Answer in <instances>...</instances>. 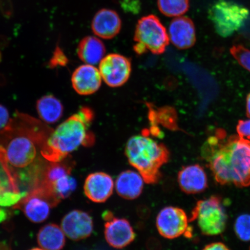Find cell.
Segmentation results:
<instances>
[{
    "instance_id": "ac0fdd59",
    "label": "cell",
    "mask_w": 250,
    "mask_h": 250,
    "mask_svg": "<svg viewBox=\"0 0 250 250\" xmlns=\"http://www.w3.org/2000/svg\"><path fill=\"white\" fill-rule=\"evenodd\" d=\"M143 178L135 171L126 170L119 175L115 181L118 194L127 200L135 199L140 196L144 188Z\"/></svg>"
},
{
    "instance_id": "4fadbf2b",
    "label": "cell",
    "mask_w": 250,
    "mask_h": 250,
    "mask_svg": "<svg viewBox=\"0 0 250 250\" xmlns=\"http://www.w3.org/2000/svg\"><path fill=\"white\" fill-rule=\"evenodd\" d=\"M102 78L95 65L83 64L76 68L71 77L73 88L80 95H92L99 89Z\"/></svg>"
},
{
    "instance_id": "5b68a950",
    "label": "cell",
    "mask_w": 250,
    "mask_h": 250,
    "mask_svg": "<svg viewBox=\"0 0 250 250\" xmlns=\"http://www.w3.org/2000/svg\"><path fill=\"white\" fill-rule=\"evenodd\" d=\"M134 50L142 55L146 52L154 55L164 54L170 40L167 29L160 20L154 15L143 17L139 20L134 31Z\"/></svg>"
},
{
    "instance_id": "9a60e30c",
    "label": "cell",
    "mask_w": 250,
    "mask_h": 250,
    "mask_svg": "<svg viewBox=\"0 0 250 250\" xmlns=\"http://www.w3.org/2000/svg\"><path fill=\"white\" fill-rule=\"evenodd\" d=\"M168 34L170 42L178 49H189L196 42L195 25L188 17H179L172 20Z\"/></svg>"
},
{
    "instance_id": "1f68e13d",
    "label": "cell",
    "mask_w": 250,
    "mask_h": 250,
    "mask_svg": "<svg viewBox=\"0 0 250 250\" xmlns=\"http://www.w3.org/2000/svg\"><path fill=\"white\" fill-rule=\"evenodd\" d=\"M8 218V212L0 206V223H4Z\"/></svg>"
},
{
    "instance_id": "d590c367",
    "label": "cell",
    "mask_w": 250,
    "mask_h": 250,
    "mask_svg": "<svg viewBox=\"0 0 250 250\" xmlns=\"http://www.w3.org/2000/svg\"><path fill=\"white\" fill-rule=\"evenodd\" d=\"M0 61H1V53H0Z\"/></svg>"
},
{
    "instance_id": "7c38bea8",
    "label": "cell",
    "mask_w": 250,
    "mask_h": 250,
    "mask_svg": "<svg viewBox=\"0 0 250 250\" xmlns=\"http://www.w3.org/2000/svg\"><path fill=\"white\" fill-rule=\"evenodd\" d=\"M61 228L68 238L79 241L92 234L93 222L92 217L87 212L74 210L68 212L62 219Z\"/></svg>"
},
{
    "instance_id": "d4e9b609",
    "label": "cell",
    "mask_w": 250,
    "mask_h": 250,
    "mask_svg": "<svg viewBox=\"0 0 250 250\" xmlns=\"http://www.w3.org/2000/svg\"><path fill=\"white\" fill-rule=\"evenodd\" d=\"M234 229L240 240L250 241V214H243L237 217L234 224Z\"/></svg>"
},
{
    "instance_id": "8d00e7d4",
    "label": "cell",
    "mask_w": 250,
    "mask_h": 250,
    "mask_svg": "<svg viewBox=\"0 0 250 250\" xmlns=\"http://www.w3.org/2000/svg\"></svg>"
},
{
    "instance_id": "44dd1931",
    "label": "cell",
    "mask_w": 250,
    "mask_h": 250,
    "mask_svg": "<svg viewBox=\"0 0 250 250\" xmlns=\"http://www.w3.org/2000/svg\"><path fill=\"white\" fill-rule=\"evenodd\" d=\"M37 110L43 123L52 124L61 120L63 114V106L55 96L48 95L37 101Z\"/></svg>"
},
{
    "instance_id": "7a4b0ae2",
    "label": "cell",
    "mask_w": 250,
    "mask_h": 250,
    "mask_svg": "<svg viewBox=\"0 0 250 250\" xmlns=\"http://www.w3.org/2000/svg\"><path fill=\"white\" fill-rule=\"evenodd\" d=\"M201 155L221 185L250 186V141L236 135L228 136L218 129L201 148Z\"/></svg>"
},
{
    "instance_id": "6da1fadb",
    "label": "cell",
    "mask_w": 250,
    "mask_h": 250,
    "mask_svg": "<svg viewBox=\"0 0 250 250\" xmlns=\"http://www.w3.org/2000/svg\"><path fill=\"white\" fill-rule=\"evenodd\" d=\"M53 129L27 114L17 112L7 126L0 131V146L9 165L16 169H42L48 163L42 152Z\"/></svg>"
},
{
    "instance_id": "ffe728a7",
    "label": "cell",
    "mask_w": 250,
    "mask_h": 250,
    "mask_svg": "<svg viewBox=\"0 0 250 250\" xmlns=\"http://www.w3.org/2000/svg\"><path fill=\"white\" fill-rule=\"evenodd\" d=\"M37 242L46 250H62L65 244V235L62 228L55 224L42 227L37 234Z\"/></svg>"
},
{
    "instance_id": "603a6c76",
    "label": "cell",
    "mask_w": 250,
    "mask_h": 250,
    "mask_svg": "<svg viewBox=\"0 0 250 250\" xmlns=\"http://www.w3.org/2000/svg\"><path fill=\"white\" fill-rule=\"evenodd\" d=\"M158 7L167 17H181L188 11L189 0H158Z\"/></svg>"
},
{
    "instance_id": "4316f807",
    "label": "cell",
    "mask_w": 250,
    "mask_h": 250,
    "mask_svg": "<svg viewBox=\"0 0 250 250\" xmlns=\"http://www.w3.org/2000/svg\"><path fill=\"white\" fill-rule=\"evenodd\" d=\"M27 194V192H15L6 191L0 193V206L9 207L15 206Z\"/></svg>"
},
{
    "instance_id": "d6986e66",
    "label": "cell",
    "mask_w": 250,
    "mask_h": 250,
    "mask_svg": "<svg viewBox=\"0 0 250 250\" xmlns=\"http://www.w3.org/2000/svg\"><path fill=\"white\" fill-rule=\"evenodd\" d=\"M106 49L104 43L98 37L87 36L78 44V57L84 63L95 65L99 64L104 58Z\"/></svg>"
},
{
    "instance_id": "ba28073f",
    "label": "cell",
    "mask_w": 250,
    "mask_h": 250,
    "mask_svg": "<svg viewBox=\"0 0 250 250\" xmlns=\"http://www.w3.org/2000/svg\"><path fill=\"white\" fill-rule=\"evenodd\" d=\"M59 203L39 188L34 187L30 192L14 206L22 210L25 216L33 223H42L47 220L52 208Z\"/></svg>"
},
{
    "instance_id": "9c48e42d",
    "label": "cell",
    "mask_w": 250,
    "mask_h": 250,
    "mask_svg": "<svg viewBox=\"0 0 250 250\" xmlns=\"http://www.w3.org/2000/svg\"><path fill=\"white\" fill-rule=\"evenodd\" d=\"M99 65L102 80L111 87L124 85L129 80L132 71L129 59L118 54L105 56Z\"/></svg>"
},
{
    "instance_id": "7402d4cb",
    "label": "cell",
    "mask_w": 250,
    "mask_h": 250,
    "mask_svg": "<svg viewBox=\"0 0 250 250\" xmlns=\"http://www.w3.org/2000/svg\"><path fill=\"white\" fill-rule=\"evenodd\" d=\"M6 191L21 192L17 172L9 165L0 146V193Z\"/></svg>"
},
{
    "instance_id": "cb8c5ba5",
    "label": "cell",
    "mask_w": 250,
    "mask_h": 250,
    "mask_svg": "<svg viewBox=\"0 0 250 250\" xmlns=\"http://www.w3.org/2000/svg\"><path fill=\"white\" fill-rule=\"evenodd\" d=\"M77 181L71 174L62 177L51 187L50 190L56 198L61 201L69 197L76 189Z\"/></svg>"
},
{
    "instance_id": "4dcf8cb0",
    "label": "cell",
    "mask_w": 250,
    "mask_h": 250,
    "mask_svg": "<svg viewBox=\"0 0 250 250\" xmlns=\"http://www.w3.org/2000/svg\"><path fill=\"white\" fill-rule=\"evenodd\" d=\"M203 250H230L228 247L223 243H212L206 246Z\"/></svg>"
},
{
    "instance_id": "484cf974",
    "label": "cell",
    "mask_w": 250,
    "mask_h": 250,
    "mask_svg": "<svg viewBox=\"0 0 250 250\" xmlns=\"http://www.w3.org/2000/svg\"><path fill=\"white\" fill-rule=\"evenodd\" d=\"M230 52L240 65L250 72V50L242 45H233Z\"/></svg>"
},
{
    "instance_id": "f546056e",
    "label": "cell",
    "mask_w": 250,
    "mask_h": 250,
    "mask_svg": "<svg viewBox=\"0 0 250 250\" xmlns=\"http://www.w3.org/2000/svg\"><path fill=\"white\" fill-rule=\"evenodd\" d=\"M8 109L0 105V131L4 129L10 121Z\"/></svg>"
},
{
    "instance_id": "3957f363",
    "label": "cell",
    "mask_w": 250,
    "mask_h": 250,
    "mask_svg": "<svg viewBox=\"0 0 250 250\" xmlns=\"http://www.w3.org/2000/svg\"><path fill=\"white\" fill-rule=\"evenodd\" d=\"M93 117L91 109L83 107L53 130L42 152L43 158L49 162L61 161L80 146H92L95 137L89 127Z\"/></svg>"
},
{
    "instance_id": "e575fe53",
    "label": "cell",
    "mask_w": 250,
    "mask_h": 250,
    "mask_svg": "<svg viewBox=\"0 0 250 250\" xmlns=\"http://www.w3.org/2000/svg\"><path fill=\"white\" fill-rule=\"evenodd\" d=\"M29 250H46L45 249H42V248H33V249H31Z\"/></svg>"
},
{
    "instance_id": "277c9868",
    "label": "cell",
    "mask_w": 250,
    "mask_h": 250,
    "mask_svg": "<svg viewBox=\"0 0 250 250\" xmlns=\"http://www.w3.org/2000/svg\"><path fill=\"white\" fill-rule=\"evenodd\" d=\"M125 155L145 182L149 184L158 183L161 168L170 158L167 146L146 134L131 137L125 146Z\"/></svg>"
},
{
    "instance_id": "83f0119b",
    "label": "cell",
    "mask_w": 250,
    "mask_h": 250,
    "mask_svg": "<svg viewBox=\"0 0 250 250\" xmlns=\"http://www.w3.org/2000/svg\"><path fill=\"white\" fill-rule=\"evenodd\" d=\"M68 59L65 56L64 52H62L61 48L59 46L56 47L55 51L53 55L51 61L49 62L50 67L54 68L58 66V65H62L64 66L67 64Z\"/></svg>"
},
{
    "instance_id": "8fae6325",
    "label": "cell",
    "mask_w": 250,
    "mask_h": 250,
    "mask_svg": "<svg viewBox=\"0 0 250 250\" xmlns=\"http://www.w3.org/2000/svg\"><path fill=\"white\" fill-rule=\"evenodd\" d=\"M105 221L104 235L106 241L112 248L121 249L132 243L136 234L129 221L125 218L115 217L110 211L103 214Z\"/></svg>"
},
{
    "instance_id": "d6a6232c",
    "label": "cell",
    "mask_w": 250,
    "mask_h": 250,
    "mask_svg": "<svg viewBox=\"0 0 250 250\" xmlns=\"http://www.w3.org/2000/svg\"><path fill=\"white\" fill-rule=\"evenodd\" d=\"M246 114L250 118V93L246 99Z\"/></svg>"
},
{
    "instance_id": "8992f818",
    "label": "cell",
    "mask_w": 250,
    "mask_h": 250,
    "mask_svg": "<svg viewBox=\"0 0 250 250\" xmlns=\"http://www.w3.org/2000/svg\"><path fill=\"white\" fill-rule=\"evenodd\" d=\"M249 15L248 8L227 0H218L208 11L215 31L223 37H229L241 29Z\"/></svg>"
},
{
    "instance_id": "52a82bcc",
    "label": "cell",
    "mask_w": 250,
    "mask_h": 250,
    "mask_svg": "<svg viewBox=\"0 0 250 250\" xmlns=\"http://www.w3.org/2000/svg\"><path fill=\"white\" fill-rule=\"evenodd\" d=\"M189 220L196 221L205 235L217 236L226 230L228 215L221 199L212 196L197 203Z\"/></svg>"
},
{
    "instance_id": "5bb4252c",
    "label": "cell",
    "mask_w": 250,
    "mask_h": 250,
    "mask_svg": "<svg viewBox=\"0 0 250 250\" xmlns=\"http://www.w3.org/2000/svg\"><path fill=\"white\" fill-rule=\"evenodd\" d=\"M114 188V183L109 174L96 172L89 175L84 183V193L90 201L101 203L107 201Z\"/></svg>"
},
{
    "instance_id": "2e32d148",
    "label": "cell",
    "mask_w": 250,
    "mask_h": 250,
    "mask_svg": "<svg viewBox=\"0 0 250 250\" xmlns=\"http://www.w3.org/2000/svg\"><path fill=\"white\" fill-rule=\"evenodd\" d=\"M121 19L116 11L104 8L97 12L93 18L92 30L97 37L110 40L120 33Z\"/></svg>"
},
{
    "instance_id": "30bf717a",
    "label": "cell",
    "mask_w": 250,
    "mask_h": 250,
    "mask_svg": "<svg viewBox=\"0 0 250 250\" xmlns=\"http://www.w3.org/2000/svg\"><path fill=\"white\" fill-rule=\"evenodd\" d=\"M189 221L186 212L183 209L168 206L159 212L156 224L162 236L173 239L186 233Z\"/></svg>"
},
{
    "instance_id": "836d02e7",
    "label": "cell",
    "mask_w": 250,
    "mask_h": 250,
    "mask_svg": "<svg viewBox=\"0 0 250 250\" xmlns=\"http://www.w3.org/2000/svg\"><path fill=\"white\" fill-rule=\"evenodd\" d=\"M0 250H9L8 245L5 242H0Z\"/></svg>"
},
{
    "instance_id": "e0dca14e",
    "label": "cell",
    "mask_w": 250,
    "mask_h": 250,
    "mask_svg": "<svg viewBox=\"0 0 250 250\" xmlns=\"http://www.w3.org/2000/svg\"><path fill=\"white\" fill-rule=\"evenodd\" d=\"M178 183L181 190L187 194H196L208 187V177L201 166L192 165L181 168L178 174Z\"/></svg>"
},
{
    "instance_id": "f1b7e54d",
    "label": "cell",
    "mask_w": 250,
    "mask_h": 250,
    "mask_svg": "<svg viewBox=\"0 0 250 250\" xmlns=\"http://www.w3.org/2000/svg\"><path fill=\"white\" fill-rule=\"evenodd\" d=\"M238 136L246 139H250V120H240L236 126Z\"/></svg>"
}]
</instances>
